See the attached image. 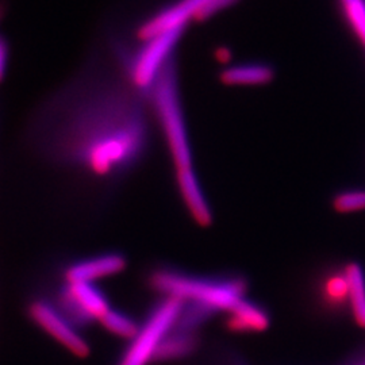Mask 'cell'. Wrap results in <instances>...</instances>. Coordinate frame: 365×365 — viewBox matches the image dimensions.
Listing matches in <instances>:
<instances>
[{
    "label": "cell",
    "mask_w": 365,
    "mask_h": 365,
    "mask_svg": "<svg viewBox=\"0 0 365 365\" xmlns=\"http://www.w3.org/2000/svg\"><path fill=\"white\" fill-rule=\"evenodd\" d=\"M126 76L95 61L86 66L41 108L36 144L101 178L133 167L149 144V122L141 88Z\"/></svg>",
    "instance_id": "1"
},
{
    "label": "cell",
    "mask_w": 365,
    "mask_h": 365,
    "mask_svg": "<svg viewBox=\"0 0 365 365\" xmlns=\"http://www.w3.org/2000/svg\"><path fill=\"white\" fill-rule=\"evenodd\" d=\"M152 286L167 298L182 303L205 306L214 313H230L245 299V284L241 279H205L172 271H158L152 276Z\"/></svg>",
    "instance_id": "2"
},
{
    "label": "cell",
    "mask_w": 365,
    "mask_h": 365,
    "mask_svg": "<svg viewBox=\"0 0 365 365\" xmlns=\"http://www.w3.org/2000/svg\"><path fill=\"white\" fill-rule=\"evenodd\" d=\"M182 310V302L170 298L163 300L131 339L118 365H148L155 361L161 342L176 327Z\"/></svg>",
    "instance_id": "3"
},
{
    "label": "cell",
    "mask_w": 365,
    "mask_h": 365,
    "mask_svg": "<svg viewBox=\"0 0 365 365\" xmlns=\"http://www.w3.org/2000/svg\"><path fill=\"white\" fill-rule=\"evenodd\" d=\"M29 318L46 334L60 342L78 357H87L91 349L88 342L78 333L57 304L46 298H34L27 306Z\"/></svg>",
    "instance_id": "4"
},
{
    "label": "cell",
    "mask_w": 365,
    "mask_h": 365,
    "mask_svg": "<svg viewBox=\"0 0 365 365\" xmlns=\"http://www.w3.org/2000/svg\"><path fill=\"white\" fill-rule=\"evenodd\" d=\"M57 307L75 327L101 321L111 307L103 291L93 283H64L60 288Z\"/></svg>",
    "instance_id": "5"
},
{
    "label": "cell",
    "mask_w": 365,
    "mask_h": 365,
    "mask_svg": "<svg viewBox=\"0 0 365 365\" xmlns=\"http://www.w3.org/2000/svg\"><path fill=\"white\" fill-rule=\"evenodd\" d=\"M126 267V260L118 253H105L88 259L71 262L64 271L66 283H93L120 274Z\"/></svg>",
    "instance_id": "6"
},
{
    "label": "cell",
    "mask_w": 365,
    "mask_h": 365,
    "mask_svg": "<svg viewBox=\"0 0 365 365\" xmlns=\"http://www.w3.org/2000/svg\"><path fill=\"white\" fill-rule=\"evenodd\" d=\"M178 180L182 199L195 221L200 225H209L211 222V211L206 196L197 182L195 173L192 170L179 172Z\"/></svg>",
    "instance_id": "7"
},
{
    "label": "cell",
    "mask_w": 365,
    "mask_h": 365,
    "mask_svg": "<svg viewBox=\"0 0 365 365\" xmlns=\"http://www.w3.org/2000/svg\"><path fill=\"white\" fill-rule=\"evenodd\" d=\"M229 315L230 327L241 331H261L269 325L267 313L247 298L241 300Z\"/></svg>",
    "instance_id": "8"
},
{
    "label": "cell",
    "mask_w": 365,
    "mask_h": 365,
    "mask_svg": "<svg viewBox=\"0 0 365 365\" xmlns=\"http://www.w3.org/2000/svg\"><path fill=\"white\" fill-rule=\"evenodd\" d=\"M195 348L196 339L194 333L175 327L161 342L155 361L180 360L188 356Z\"/></svg>",
    "instance_id": "9"
},
{
    "label": "cell",
    "mask_w": 365,
    "mask_h": 365,
    "mask_svg": "<svg viewBox=\"0 0 365 365\" xmlns=\"http://www.w3.org/2000/svg\"><path fill=\"white\" fill-rule=\"evenodd\" d=\"M348 284V300L353 317L360 327H365V274L359 264H349L345 271Z\"/></svg>",
    "instance_id": "10"
},
{
    "label": "cell",
    "mask_w": 365,
    "mask_h": 365,
    "mask_svg": "<svg viewBox=\"0 0 365 365\" xmlns=\"http://www.w3.org/2000/svg\"><path fill=\"white\" fill-rule=\"evenodd\" d=\"M99 324L105 327L106 330L120 339H131L138 331L140 325L130 318L128 314L110 309L107 313L101 318Z\"/></svg>",
    "instance_id": "11"
},
{
    "label": "cell",
    "mask_w": 365,
    "mask_h": 365,
    "mask_svg": "<svg viewBox=\"0 0 365 365\" xmlns=\"http://www.w3.org/2000/svg\"><path fill=\"white\" fill-rule=\"evenodd\" d=\"M345 19L365 51V0H339Z\"/></svg>",
    "instance_id": "12"
},
{
    "label": "cell",
    "mask_w": 365,
    "mask_h": 365,
    "mask_svg": "<svg viewBox=\"0 0 365 365\" xmlns=\"http://www.w3.org/2000/svg\"><path fill=\"white\" fill-rule=\"evenodd\" d=\"M334 207L339 212H357L365 210V190L341 192L334 199Z\"/></svg>",
    "instance_id": "13"
},
{
    "label": "cell",
    "mask_w": 365,
    "mask_h": 365,
    "mask_svg": "<svg viewBox=\"0 0 365 365\" xmlns=\"http://www.w3.org/2000/svg\"><path fill=\"white\" fill-rule=\"evenodd\" d=\"M4 4L0 0V84L7 78V72L10 68V43L3 30V18H4Z\"/></svg>",
    "instance_id": "14"
},
{
    "label": "cell",
    "mask_w": 365,
    "mask_h": 365,
    "mask_svg": "<svg viewBox=\"0 0 365 365\" xmlns=\"http://www.w3.org/2000/svg\"><path fill=\"white\" fill-rule=\"evenodd\" d=\"M353 365H365V357L364 359H361V360H359L357 363H354Z\"/></svg>",
    "instance_id": "15"
}]
</instances>
